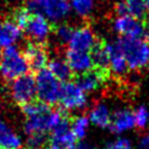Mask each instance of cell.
Wrapping results in <instances>:
<instances>
[{"instance_id":"36","label":"cell","mask_w":149,"mask_h":149,"mask_svg":"<svg viewBox=\"0 0 149 149\" xmlns=\"http://www.w3.org/2000/svg\"><path fill=\"white\" fill-rule=\"evenodd\" d=\"M1 26H2V21H1V19H0V28H1Z\"/></svg>"},{"instance_id":"11","label":"cell","mask_w":149,"mask_h":149,"mask_svg":"<svg viewBox=\"0 0 149 149\" xmlns=\"http://www.w3.org/2000/svg\"><path fill=\"white\" fill-rule=\"evenodd\" d=\"M105 45L109 55V63H108L109 72L115 77H125L129 71V66L127 64V61L122 51L120 50L116 43V40L112 42H107L105 43Z\"/></svg>"},{"instance_id":"24","label":"cell","mask_w":149,"mask_h":149,"mask_svg":"<svg viewBox=\"0 0 149 149\" xmlns=\"http://www.w3.org/2000/svg\"><path fill=\"white\" fill-rule=\"evenodd\" d=\"M93 64L98 70L105 71L108 69V63H109V55L106 49L105 44H97V47L91 51Z\"/></svg>"},{"instance_id":"6","label":"cell","mask_w":149,"mask_h":149,"mask_svg":"<svg viewBox=\"0 0 149 149\" xmlns=\"http://www.w3.org/2000/svg\"><path fill=\"white\" fill-rule=\"evenodd\" d=\"M10 94H12L13 100L20 106H23L33 101L36 95L35 77L30 73H27V74H23L12 80Z\"/></svg>"},{"instance_id":"31","label":"cell","mask_w":149,"mask_h":149,"mask_svg":"<svg viewBox=\"0 0 149 149\" xmlns=\"http://www.w3.org/2000/svg\"><path fill=\"white\" fill-rule=\"evenodd\" d=\"M76 149H97V147L90 142H86L84 140L81 141H78V144L76 147Z\"/></svg>"},{"instance_id":"10","label":"cell","mask_w":149,"mask_h":149,"mask_svg":"<svg viewBox=\"0 0 149 149\" xmlns=\"http://www.w3.org/2000/svg\"><path fill=\"white\" fill-rule=\"evenodd\" d=\"M108 128L112 130V133L116 135L126 134L136 128L133 111L126 107L118 108L115 112L112 113V119Z\"/></svg>"},{"instance_id":"29","label":"cell","mask_w":149,"mask_h":149,"mask_svg":"<svg viewBox=\"0 0 149 149\" xmlns=\"http://www.w3.org/2000/svg\"><path fill=\"white\" fill-rule=\"evenodd\" d=\"M27 146L29 149H43L47 146L45 133H34L28 135Z\"/></svg>"},{"instance_id":"33","label":"cell","mask_w":149,"mask_h":149,"mask_svg":"<svg viewBox=\"0 0 149 149\" xmlns=\"http://www.w3.org/2000/svg\"><path fill=\"white\" fill-rule=\"evenodd\" d=\"M143 37L149 42V23L144 27V34H143Z\"/></svg>"},{"instance_id":"4","label":"cell","mask_w":149,"mask_h":149,"mask_svg":"<svg viewBox=\"0 0 149 149\" xmlns=\"http://www.w3.org/2000/svg\"><path fill=\"white\" fill-rule=\"evenodd\" d=\"M35 81H36V95L40 101L49 106L58 102L62 84L50 72L48 68L37 71Z\"/></svg>"},{"instance_id":"19","label":"cell","mask_w":149,"mask_h":149,"mask_svg":"<svg viewBox=\"0 0 149 149\" xmlns=\"http://www.w3.org/2000/svg\"><path fill=\"white\" fill-rule=\"evenodd\" d=\"M22 37V29L10 19L2 23L0 28V47H12Z\"/></svg>"},{"instance_id":"3","label":"cell","mask_w":149,"mask_h":149,"mask_svg":"<svg viewBox=\"0 0 149 149\" xmlns=\"http://www.w3.org/2000/svg\"><path fill=\"white\" fill-rule=\"evenodd\" d=\"M30 65L24 54L19 48L12 45L5 48L0 62V73L6 80H14L29 73Z\"/></svg>"},{"instance_id":"16","label":"cell","mask_w":149,"mask_h":149,"mask_svg":"<svg viewBox=\"0 0 149 149\" xmlns=\"http://www.w3.org/2000/svg\"><path fill=\"white\" fill-rule=\"evenodd\" d=\"M114 12L116 15H129L139 20L147 15L144 0H119L114 5Z\"/></svg>"},{"instance_id":"30","label":"cell","mask_w":149,"mask_h":149,"mask_svg":"<svg viewBox=\"0 0 149 149\" xmlns=\"http://www.w3.org/2000/svg\"><path fill=\"white\" fill-rule=\"evenodd\" d=\"M135 149H149V133L143 134L139 139Z\"/></svg>"},{"instance_id":"5","label":"cell","mask_w":149,"mask_h":149,"mask_svg":"<svg viewBox=\"0 0 149 149\" xmlns=\"http://www.w3.org/2000/svg\"><path fill=\"white\" fill-rule=\"evenodd\" d=\"M58 104L62 111L79 112L83 111L87 104V93L77 84V81H65L61 86Z\"/></svg>"},{"instance_id":"20","label":"cell","mask_w":149,"mask_h":149,"mask_svg":"<svg viewBox=\"0 0 149 149\" xmlns=\"http://www.w3.org/2000/svg\"><path fill=\"white\" fill-rule=\"evenodd\" d=\"M21 137L2 120H0V149H21Z\"/></svg>"},{"instance_id":"37","label":"cell","mask_w":149,"mask_h":149,"mask_svg":"<svg viewBox=\"0 0 149 149\" xmlns=\"http://www.w3.org/2000/svg\"><path fill=\"white\" fill-rule=\"evenodd\" d=\"M21 149H22V148H21ZM24 149H29V148H24Z\"/></svg>"},{"instance_id":"35","label":"cell","mask_w":149,"mask_h":149,"mask_svg":"<svg viewBox=\"0 0 149 149\" xmlns=\"http://www.w3.org/2000/svg\"><path fill=\"white\" fill-rule=\"evenodd\" d=\"M1 56H2V51H1V49H0V62H1Z\"/></svg>"},{"instance_id":"23","label":"cell","mask_w":149,"mask_h":149,"mask_svg":"<svg viewBox=\"0 0 149 149\" xmlns=\"http://www.w3.org/2000/svg\"><path fill=\"white\" fill-rule=\"evenodd\" d=\"M71 130L74 134V136L77 137L78 141H81L86 137L90 126H91V121L88 119L87 115L85 114H78L77 116L73 118V120L71 121Z\"/></svg>"},{"instance_id":"18","label":"cell","mask_w":149,"mask_h":149,"mask_svg":"<svg viewBox=\"0 0 149 149\" xmlns=\"http://www.w3.org/2000/svg\"><path fill=\"white\" fill-rule=\"evenodd\" d=\"M87 116L91 121V125L105 129L109 127L111 119H112V112L108 105L104 101H98L93 104V106L88 109Z\"/></svg>"},{"instance_id":"13","label":"cell","mask_w":149,"mask_h":149,"mask_svg":"<svg viewBox=\"0 0 149 149\" xmlns=\"http://www.w3.org/2000/svg\"><path fill=\"white\" fill-rule=\"evenodd\" d=\"M71 122L65 118L57 127L51 130V142L58 144L63 149H76L78 140L71 130Z\"/></svg>"},{"instance_id":"15","label":"cell","mask_w":149,"mask_h":149,"mask_svg":"<svg viewBox=\"0 0 149 149\" xmlns=\"http://www.w3.org/2000/svg\"><path fill=\"white\" fill-rule=\"evenodd\" d=\"M71 12V6L68 0H50L43 9V15L52 23L64 21Z\"/></svg>"},{"instance_id":"1","label":"cell","mask_w":149,"mask_h":149,"mask_svg":"<svg viewBox=\"0 0 149 149\" xmlns=\"http://www.w3.org/2000/svg\"><path fill=\"white\" fill-rule=\"evenodd\" d=\"M21 107L27 116L23 128L28 135L51 132L66 118L62 109H54L42 101L33 100Z\"/></svg>"},{"instance_id":"7","label":"cell","mask_w":149,"mask_h":149,"mask_svg":"<svg viewBox=\"0 0 149 149\" xmlns=\"http://www.w3.org/2000/svg\"><path fill=\"white\" fill-rule=\"evenodd\" d=\"M146 24L142 20L135 19L129 15H116L112 22V28L119 37L123 38H139L143 37Z\"/></svg>"},{"instance_id":"32","label":"cell","mask_w":149,"mask_h":149,"mask_svg":"<svg viewBox=\"0 0 149 149\" xmlns=\"http://www.w3.org/2000/svg\"><path fill=\"white\" fill-rule=\"evenodd\" d=\"M43 149H63L62 147H59L58 144H56V143H54V142H51L50 144H47Z\"/></svg>"},{"instance_id":"14","label":"cell","mask_w":149,"mask_h":149,"mask_svg":"<svg viewBox=\"0 0 149 149\" xmlns=\"http://www.w3.org/2000/svg\"><path fill=\"white\" fill-rule=\"evenodd\" d=\"M26 58L28 59V63L30 65V70L34 71H40L42 69H44L45 66H48L49 63V56L48 52L45 50V48L43 47V44L36 43L30 41L23 51Z\"/></svg>"},{"instance_id":"27","label":"cell","mask_w":149,"mask_h":149,"mask_svg":"<svg viewBox=\"0 0 149 149\" xmlns=\"http://www.w3.org/2000/svg\"><path fill=\"white\" fill-rule=\"evenodd\" d=\"M30 16H31V14H30V12H29L26 7H19V8H16V9L13 12V17H12V20H13L21 29H24L26 26H27V23H28V21H29V19H30Z\"/></svg>"},{"instance_id":"9","label":"cell","mask_w":149,"mask_h":149,"mask_svg":"<svg viewBox=\"0 0 149 149\" xmlns=\"http://www.w3.org/2000/svg\"><path fill=\"white\" fill-rule=\"evenodd\" d=\"M24 30L33 42L44 44L52 33V26L43 14H31Z\"/></svg>"},{"instance_id":"28","label":"cell","mask_w":149,"mask_h":149,"mask_svg":"<svg viewBox=\"0 0 149 149\" xmlns=\"http://www.w3.org/2000/svg\"><path fill=\"white\" fill-rule=\"evenodd\" d=\"M105 149H135L130 139L126 136H118L112 141L107 142Z\"/></svg>"},{"instance_id":"26","label":"cell","mask_w":149,"mask_h":149,"mask_svg":"<svg viewBox=\"0 0 149 149\" xmlns=\"http://www.w3.org/2000/svg\"><path fill=\"white\" fill-rule=\"evenodd\" d=\"M133 113L136 128L144 129L149 123V109L144 105H140L135 109H133Z\"/></svg>"},{"instance_id":"21","label":"cell","mask_w":149,"mask_h":149,"mask_svg":"<svg viewBox=\"0 0 149 149\" xmlns=\"http://www.w3.org/2000/svg\"><path fill=\"white\" fill-rule=\"evenodd\" d=\"M48 69L50 72L61 81L65 83L69 81L72 77V70L69 66L65 57H54L48 63Z\"/></svg>"},{"instance_id":"12","label":"cell","mask_w":149,"mask_h":149,"mask_svg":"<svg viewBox=\"0 0 149 149\" xmlns=\"http://www.w3.org/2000/svg\"><path fill=\"white\" fill-rule=\"evenodd\" d=\"M64 57H65L69 66L71 68L72 72L77 73L78 76L81 73H85L94 68L91 52L72 50V49L68 48Z\"/></svg>"},{"instance_id":"2","label":"cell","mask_w":149,"mask_h":149,"mask_svg":"<svg viewBox=\"0 0 149 149\" xmlns=\"http://www.w3.org/2000/svg\"><path fill=\"white\" fill-rule=\"evenodd\" d=\"M116 43L127 61L129 70L140 71L149 65V42L144 37H119Z\"/></svg>"},{"instance_id":"34","label":"cell","mask_w":149,"mask_h":149,"mask_svg":"<svg viewBox=\"0 0 149 149\" xmlns=\"http://www.w3.org/2000/svg\"><path fill=\"white\" fill-rule=\"evenodd\" d=\"M144 3H146V8H147V14L149 15V0H144Z\"/></svg>"},{"instance_id":"17","label":"cell","mask_w":149,"mask_h":149,"mask_svg":"<svg viewBox=\"0 0 149 149\" xmlns=\"http://www.w3.org/2000/svg\"><path fill=\"white\" fill-rule=\"evenodd\" d=\"M76 81L87 94H90L101 88V86L105 83V74L101 70L92 69L85 73L79 74Z\"/></svg>"},{"instance_id":"22","label":"cell","mask_w":149,"mask_h":149,"mask_svg":"<svg viewBox=\"0 0 149 149\" xmlns=\"http://www.w3.org/2000/svg\"><path fill=\"white\" fill-rule=\"evenodd\" d=\"M71 10L81 19L90 17L97 7V0H70Z\"/></svg>"},{"instance_id":"25","label":"cell","mask_w":149,"mask_h":149,"mask_svg":"<svg viewBox=\"0 0 149 149\" xmlns=\"http://www.w3.org/2000/svg\"><path fill=\"white\" fill-rule=\"evenodd\" d=\"M73 27L68 24V23H59L55 30H54V34H55V37H56V41L59 43V44H68L71 36H72V33H73Z\"/></svg>"},{"instance_id":"8","label":"cell","mask_w":149,"mask_h":149,"mask_svg":"<svg viewBox=\"0 0 149 149\" xmlns=\"http://www.w3.org/2000/svg\"><path fill=\"white\" fill-rule=\"evenodd\" d=\"M98 43V37L94 30L90 26L84 24L73 29L72 36L68 43V48L72 50L91 52Z\"/></svg>"}]
</instances>
